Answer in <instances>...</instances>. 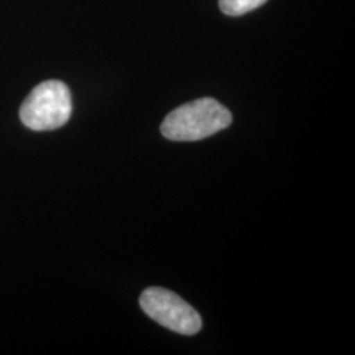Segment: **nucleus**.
<instances>
[{
    "instance_id": "obj_1",
    "label": "nucleus",
    "mask_w": 355,
    "mask_h": 355,
    "mask_svg": "<svg viewBox=\"0 0 355 355\" xmlns=\"http://www.w3.org/2000/svg\"><path fill=\"white\" fill-rule=\"evenodd\" d=\"M232 114L214 98H202L183 104L166 116L161 132L171 141L207 139L232 124Z\"/></svg>"
},
{
    "instance_id": "obj_2",
    "label": "nucleus",
    "mask_w": 355,
    "mask_h": 355,
    "mask_svg": "<svg viewBox=\"0 0 355 355\" xmlns=\"http://www.w3.org/2000/svg\"><path fill=\"white\" fill-rule=\"evenodd\" d=\"M73 111L70 89L61 80L40 83L20 107V119L32 130H53L64 127Z\"/></svg>"
},
{
    "instance_id": "obj_3",
    "label": "nucleus",
    "mask_w": 355,
    "mask_h": 355,
    "mask_svg": "<svg viewBox=\"0 0 355 355\" xmlns=\"http://www.w3.org/2000/svg\"><path fill=\"white\" fill-rule=\"evenodd\" d=\"M140 305L149 318L179 334L192 336L202 329L200 315L174 292L150 287L142 292Z\"/></svg>"
},
{
    "instance_id": "obj_4",
    "label": "nucleus",
    "mask_w": 355,
    "mask_h": 355,
    "mask_svg": "<svg viewBox=\"0 0 355 355\" xmlns=\"http://www.w3.org/2000/svg\"><path fill=\"white\" fill-rule=\"evenodd\" d=\"M267 0H218L220 10L228 16H241L263 6Z\"/></svg>"
}]
</instances>
